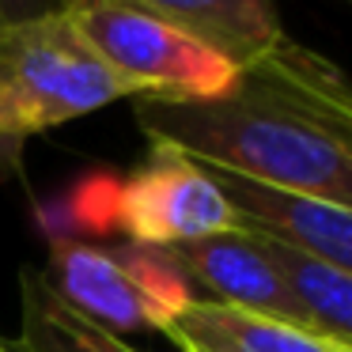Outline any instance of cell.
<instances>
[{
  "label": "cell",
  "instance_id": "obj_1",
  "mask_svg": "<svg viewBox=\"0 0 352 352\" xmlns=\"http://www.w3.org/2000/svg\"><path fill=\"white\" fill-rule=\"evenodd\" d=\"M148 144L352 208V95L329 57L284 42L220 99L137 95Z\"/></svg>",
  "mask_w": 352,
  "mask_h": 352
},
{
  "label": "cell",
  "instance_id": "obj_2",
  "mask_svg": "<svg viewBox=\"0 0 352 352\" xmlns=\"http://www.w3.org/2000/svg\"><path fill=\"white\" fill-rule=\"evenodd\" d=\"M137 95L61 12L0 27V170L23 167L27 140Z\"/></svg>",
  "mask_w": 352,
  "mask_h": 352
},
{
  "label": "cell",
  "instance_id": "obj_3",
  "mask_svg": "<svg viewBox=\"0 0 352 352\" xmlns=\"http://www.w3.org/2000/svg\"><path fill=\"white\" fill-rule=\"evenodd\" d=\"M61 16L140 95L220 99L239 84L223 54L133 0H61Z\"/></svg>",
  "mask_w": 352,
  "mask_h": 352
},
{
  "label": "cell",
  "instance_id": "obj_4",
  "mask_svg": "<svg viewBox=\"0 0 352 352\" xmlns=\"http://www.w3.org/2000/svg\"><path fill=\"white\" fill-rule=\"evenodd\" d=\"M54 292L87 322L110 333L163 329L193 296L186 273L167 246H91L54 239Z\"/></svg>",
  "mask_w": 352,
  "mask_h": 352
},
{
  "label": "cell",
  "instance_id": "obj_5",
  "mask_svg": "<svg viewBox=\"0 0 352 352\" xmlns=\"http://www.w3.org/2000/svg\"><path fill=\"white\" fill-rule=\"evenodd\" d=\"M114 228L140 246H182L239 231L243 223L197 160L148 144L144 163L118 182Z\"/></svg>",
  "mask_w": 352,
  "mask_h": 352
},
{
  "label": "cell",
  "instance_id": "obj_6",
  "mask_svg": "<svg viewBox=\"0 0 352 352\" xmlns=\"http://www.w3.org/2000/svg\"><path fill=\"white\" fill-rule=\"evenodd\" d=\"M205 167V163H201ZM216 190L235 208L243 231L265 235L273 243H288L314 258L329 261L352 273V208L333 205L326 197H314L288 186H269L258 178H243L220 167H205Z\"/></svg>",
  "mask_w": 352,
  "mask_h": 352
},
{
  "label": "cell",
  "instance_id": "obj_7",
  "mask_svg": "<svg viewBox=\"0 0 352 352\" xmlns=\"http://www.w3.org/2000/svg\"><path fill=\"white\" fill-rule=\"evenodd\" d=\"M167 250L178 261V269L186 273L190 288L197 284L205 292L201 299H212V303H223V307H239V311L269 314V318L314 329L307 322V314L299 311V303L292 299L288 284L273 269V261L265 258L258 235H250V231H243V228L223 231V235L167 246Z\"/></svg>",
  "mask_w": 352,
  "mask_h": 352
},
{
  "label": "cell",
  "instance_id": "obj_8",
  "mask_svg": "<svg viewBox=\"0 0 352 352\" xmlns=\"http://www.w3.org/2000/svg\"><path fill=\"white\" fill-rule=\"evenodd\" d=\"M160 333H167L178 352H352L349 341L326 337L318 329L212 299H190Z\"/></svg>",
  "mask_w": 352,
  "mask_h": 352
},
{
  "label": "cell",
  "instance_id": "obj_9",
  "mask_svg": "<svg viewBox=\"0 0 352 352\" xmlns=\"http://www.w3.org/2000/svg\"><path fill=\"white\" fill-rule=\"evenodd\" d=\"M190 38L223 54L239 72L288 42L273 0H133Z\"/></svg>",
  "mask_w": 352,
  "mask_h": 352
},
{
  "label": "cell",
  "instance_id": "obj_10",
  "mask_svg": "<svg viewBox=\"0 0 352 352\" xmlns=\"http://www.w3.org/2000/svg\"><path fill=\"white\" fill-rule=\"evenodd\" d=\"M19 352H140L87 322L54 292L46 269H19Z\"/></svg>",
  "mask_w": 352,
  "mask_h": 352
},
{
  "label": "cell",
  "instance_id": "obj_11",
  "mask_svg": "<svg viewBox=\"0 0 352 352\" xmlns=\"http://www.w3.org/2000/svg\"><path fill=\"white\" fill-rule=\"evenodd\" d=\"M258 243L265 250V258L273 261V269L280 273V280L288 284L292 299L307 314V322L318 333L352 344V273L349 269H337L329 261L314 258V254L299 250V246L273 243L265 235H258Z\"/></svg>",
  "mask_w": 352,
  "mask_h": 352
},
{
  "label": "cell",
  "instance_id": "obj_12",
  "mask_svg": "<svg viewBox=\"0 0 352 352\" xmlns=\"http://www.w3.org/2000/svg\"><path fill=\"white\" fill-rule=\"evenodd\" d=\"M118 182L122 178H87L76 190V208H72V223L76 228H91V231H107L114 228V201H118Z\"/></svg>",
  "mask_w": 352,
  "mask_h": 352
},
{
  "label": "cell",
  "instance_id": "obj_13",
  "mask_svg": "<svg viewBox=\"0 0 352 352\" xmlns=\"http://www.w3.org/2000/svg\"><path fill=\"white\" fill-rule=\"evenodd\" d=\"M61 12V0H0V27H16Z\"/></svg>",
  "mask_w": 352,
  "mask_h": 352
},
{
  "label": "cell",
  "instance_id": "obj_14",
  "mask_svg": "<svg viewBox=\"0 0 352 352\" xmlns=\"http://www.w3.org/2000/svg\"><path fill=\"white\" fill-rule=\"evenodd\" d=\"M0 352H19V344L8 341V337H0Z\"/></svg>",
  "mask_w": 352,
  "mask_h": 352
}]
</instances>
